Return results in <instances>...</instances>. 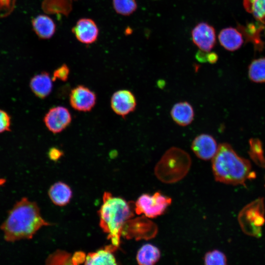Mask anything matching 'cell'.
Returning a JSON list of instances; mask_svg holds the SVG:
<instances>
[{"label": "cell", "instance_id": "12", "mask_svg": "<svg viewBox=\"0 0 265 265\" xmlns=\"http://www.w3.org/2000/svg\"><path fill=\"white\" fill-rule=\"evenodd\" d=\"M72 32L79 41L84 44L94 42L99 34L96 23L88 18L79 20L72 28Z\"/></svg>", "mask_w": 265, "mask_h": 265}, {"label": "cell", "instance_id": "11", "mask_svg": "<svg viewBox=\"0 0 265 265\" xmlns=\"http://www.w3.org/2000/svg\"><path fill=\"white\" fill-rule=\"evenodd\" d=\"M191 147L198 158L207 160L213 158L217 151L218 146L212 136L203 133L194 139Z\"/></svg>", "mask_w": 265, "mask_h": 265}, {"label": "cell", "instance_id": "13", "mask_svg": "<svg viewBox=\"0 0 265 265\" xmlns=\"http://www.w3.org/2000/svg\"><path fill=\"white\" fill-rule=\"evenodd\" d=\"M220 45L226 50L234 51L239 49L243 43L241 33L237 29L228 27L222 29L218 36Z\"/></svg>", "mask_w": 265, "mask_h": 265}, {"label": "cell", "instance_id": "9", "mask_svg": "<svg viewBox=\"0 0 265 265\" xmlns=\"http://www.w3.org/2000/svg\"><path fill=\"white\" fill-rule=\"evenodd\" d=\"M110 105L115 113L124 117L135 110L136 100L134 94L130 90H120L112 95Z\"/></svg>", "mask_w": 265, "mask_h": 265}, {"label": "cell", "instance_id": "33", "mask_svg": "<svg viewBox=\"0 0 265 265\" xmlns=\"http://www.w3.org/2000/svg\"><path fill=\"white\" fill-rule=\"evenodd\" d=\"M6 180L4 179L0 178V186L2 185L5 183Z\"/></svg>", "mask_w": 265, "mask_h": 265}, {"label": "cell", "instance_id": "20", "mask_svg": "<svg viewBox=\"0 0 265 265\" xmlns=\"http://www.w3.org/2000/svg\"><path fill=\"white\" fill-rule=\"evenodd\" d=\"M250 79L255 82H265V58L253 60L248 70Z\"/></svg>", "mask_w": 265, "mask_h": 265}, {"label": "cell", "instance_id": "29", "mask_svg": "<svg viewBox=\"0 0 265 265\" xmlns=\"http://www.w3.org/2000/svg\"><path fill=\"white\" fill-rule=\"evenodd\" d=\"M86 255L82 252H76L71 258L72 264L78 265L85 262Z\"/></svg>", "mask_w": 265, "mask_h": 265}, {"label": "cell", "instance_id": "23", "mask_svg": "<svg viewBox=\"0 0 265 265\" xmlns=\"http://www.w3.org/2000/svg\"><path fill=\"white\" fill-rule=\"evenodd\" d=\"M204 264L207 265H225L227 259L221 251L214 249L207 252L204 258Z\"/></svg>", "mask_w": 265, "mask_h": 265}, {"label": "cell", "instance_id": "21", "mask_svg": "<svg viewBox=\"0 0 265 265\" xmlns=\"http://www.w3.org/2000/svg\"><path fill=\"white\" fill-rule=\"evenodd\" d=\"M245 9L254 17L264 22L265 19V0H243Z\"/></svg>", "mask_w": 265, "mask_h": 265}, {"label": "cell", "instance_id": "31", "mask_svg": "<svg viewBox=\"0 0 265 265\" xmlns=\"http://www.w3.org/2000/svg\"><path fill=\"white\" fill-rule=\"evenodd\" d=\"M208 52H206L200 50L196 53V59L200 62H206L207 61V53Z\"/></svg>", "mask_w": 265, "mask_h": 265}, {"label": "cell", "instance_id": "17", "mask_svg": "<svg viewBox=\"0 0 265 265\" xmlns=\"http://www.w3.org/2000/svg\"><path fill=\"white\" fill-rule=\"evenodd\" d=\"M48 194L53 203L59 206L67 205L72 196L70 187L67 184L61 182L53 185L49 190Z\"/></svg>", "mask_w": 265, "mask_h": 265}, {"label": "cell", "instance_id": "14", "mask_svg": "<svg viewBox=\"0 0 265 265\" xmlns=\"http://www.w3.org/2000/svg\"><path fill=\"white\" fill-rule=\"evenodd\" d=\"M170 114L174 121L181 126L189 125L194 116L193 108L187 102H181L175 104L171 110Z\"/></svg>", "mask_w": 265, "mask_h": 265}, {"label": "cell", "instance_id": "27", "mask_svg": "<svg viewBox=\"0 0 265 265\" xmlns=\"http://www.w3.org/2000/svg\"><path fill=\"white\" fill-rule=\"evenodd\" d=\"M251 151H252V157H254L255 155H257L256 158H259L260 160L264 161V158L263 157V151L261 145V143L258 140H251L250 141Z\"/></svg>", "mask_w": 265, "mask_h": 265}, {"label": "cell", "instance_id": "8", "mask_svg": "<svg viewBox=\"0 0 265 265\" xmlns=\"http://www.w3.org/2000/svg\"><path fill=\"white\" fill-rule=\"evenodd\" d=\"M193 43L200 50L210 52L216 43V34L214 27L205 22L198 24L191 31Z\"/></svg>", "mask_w": 265, "mask_h": 265}, {"label": "cell", "instance_id": "3", "mask_svg": "<svg viewBox=\"0 0 265 265\" xmlns=\"http://www.w3.org/2000/svg\"><path fill=\"white\" fill-rule=\"evenodd\" d=\"M103 203L99 211L100 226L107 234L112 245L118 247L123 229L133 212L130 205L123 199L108 192L103 195Z\"/></svg>", "mask_w": 265, "mask_h": 265}, {"label": "cell", "instance_id": "16", "mask_svg": "<svg viewBox=\"0 0 265 265\" xmlns=\"http://www.w3.org/2000/svg\"><path fill=\"white\" fill-rule=\"evenodd\" d=\"M118 248L110 245L96 252L89 253L86 256L85 265H116L113 252Z\"/></svg>", "mask_w": 265, "mask_h": 265}, {"label": "cell", "instance_id": "10", "mask_svg": "<svg viewBox=\"0 0 265 265\" xmlns=\"http://www.w3.org/2000/svg\"><path fill=\"white\" fill-rule=\"evenodd\" d=\"M129 236L136 239H150L158 233L157 225L145 216L138 217L129 223Z\"/></svg>", "mask_w": 265, "mask_h": 265}, {"label": "cell", "instance_id": "4", "mask_svg": "<svg viewBox=\"0 0 265 265\" xmlns=\"http://www.w3.org/2000/svg\"><path fill=\"white\" fill-rule=\"evenodd\" d=\"M191 164L189 155L178 147L167 150L157 163L154 172L160 181L173 184L183 179L188 173Z\"/></svg>", "mask_w": 265, "mask_h": 265}, {"label": "cell", "instance_id": "6", "mask_svg": "<svg viewBox=\"0 0 265 265\" xmlns=\"http://www.w3.org/2000/svg\"><path fill=\"white\" fill-rule=\"evenodd\" d=\"M95 93L89 88L82 85H78L72 89L69 95L71 106L79 111L91 110L96 103Z\"/></svg>", "mask_w": 265, "mask_h": 265}, {"label": "cell", "instance_id": "1", "mask_svg": "<svg viewBox=\"0 0 265 265\" xmlns=\"http://www.w3.org/2000/svg\"><path fill=\"white\" fill-rule=\"evenodd\" d=\"M50 225L42 218L37 204L24 197L9 211L0 229L4 239L14 242L31 239L42 227Z\"/></svg>", "mask_w": 265, "mask_h": 265}, {"label": "cell", "instance_id": "24", "mask_svg": "<svg viewBox=\"0 0 265 265\" xmlns=\"http://www.w3.org/2000/svg\"><path fill=\"white\" fill-rule=\"evenodd\" d=\"M71 258L70 254L57 250L47 258L46 263L47 265L72 264Z\"/></svg>", "mask_w": 265, "mask_h": 265}, {"label": "cell", "instance_id": "22", "mask_svg": "<svg viewBox=\"0 0 265 265\" xmlns=\"http://www.w3.org/2000/svg\"><path fill=\"white\" fill-rule=\"evenodd\" d=\"M113 5L117 13L125 16L132 14L137 8L135 0H113Z\"/></svg>", "mask_w": 265, "mask_h": 265}, {"label": "cell", "instance_id": "18", "mask_svg": "<svg viewBox=\"0 0 265 265\" xmlns=\"http://www.w3.org/2000/svg\"><path fill=\"white\" fill-rule=\"evenodd\" d=\"M32 26L37 35L42 39H49L55 31V25L49 17L40 15L32 20Z\"/></svg>", "mask_w": 265, "mask_h": 265}, {"label": "cell", "instance_id": "15", "mask_svg": "<svg viewBox=\"0 0 265 265\" xmlns=\"http://www.w3.org/2000/svg\"><path fill=\"white\" fill-rule=\"evenodd\" d=\"M52 79L48 73L42 72L31 79L30 87L36 96L44 99L48 96L52 90Z\"/></svg>", "mask_w": 265, "mask_h": 265}, {"label": "cell", "instance_id": "7", "mask_svg": "<svg viewBox=\"0 0 265 265\" xmlns=\"http://www.w3.org/2000/svg\"><path fill=\"white\" fill-rule=\"evenodd\" d=\"M71 121L72 116L70 111L62 106L51 108L44 118L47 128L53 133L63 131L70 125Z\"/></svg>", "mask_w": 265, "mask_h": 265}, {"label": "cell", "instance_id": "28", "mask_svg": "<svg viewBox=\"0 0 265 265\" xmlns=\"http://www.w3.org/2000/svg\"><path fill=\"white\" fill-rule=\"evenodd\" d=\"M15 0H0V16L9 13L13 7Z\"/></svg>", "mask_w": 265, "mask_h": 265}, {"label": "cell", "instance_id": "32", "mask_svg": "<svg viewBox=\"0 0 265 265\" xmlns=\"http://www.w3.org/2000/svg\"><path fill=\"white\" fill-rule=\"evenodd\" d=\"M207 61L211 64L216 63L218 60V56L214 52H208L207 53Z\"/></svg>", "mask_w": 265, "mask_h": 265}, {"label": "cell", "instance_id": "30", "mask_svg": "<svg viewBox=\"0 0 265 265\" xmlns=\"http://www.w3.org/2000/svg\"><path fill=\"white\" fill-rule=\"evenodd\" d=\"M62 155L63 152L55 147L51 148L48 152L49 158L53 161L57 160Z\"/></svg>", "mask_w": 265, "mask_h": 265}, {"label": "cell", "instance_id": "5", "mask_svg": "<svg viewBox=\"0 0 265 265\" xmlns=\"http://www.w3.org/2000/svg\"><path fill=\"white\" fill-rule=\"evenodd\" d=\"M172 202L171 198L160 192L153 195L143 194L134 204V211L137 214H144L148 218H156L163 214Z\"/></svg>", "mask_w": 265, "mask_h": 265}, {"label": "cell", "instance_id": "25", "mask_svg": "<svg viewBox=\"0 0 265 265\" xmlns=\"http://www.w3.org/2000/svg\"><path fill=\"white\" fill-rule=\"evenodd\" d=\"M70 70L66 64H62L61 66L56 69L53 72L52 77L53 81L56 80L65 81L68 80Z\"/></svg>", "mask_w": 265, "mask_h": 265}, {"label": "cell", "instance_id": "19", "mask_svg": "<svg viewBox=\"0 0 265 265\" xmlns=\"http://www.w3.org/2000/svg\"><path fill=\"white\" fill-rule=\"evenodd\" d=\"M160 256V251L157 246L147 243L143 245L138 251L136 260L140 265H153L159 261Z\"/></svg>", "mask_w": 265, "mask_h": 265}, {"label": "cell", "instance_id": "2", "mask_svg": "<svg viewBox=\"0 0 265 265\" xmlns=\"http://www.w3.org/2000/svg\"><path fill=\"white\" fill-rule=\"evenodd\" d=\"M212 159V172L217 182L243 185L247 179L255 177L250 162L239 156L228 143L219 144Z\"/></svg>", "mask_w": 265, "mask_h": 265}, {"label": "cell", "instance_id": "26", "mask_svg": "<svg viewBox=\"0 0 265 265\" xmlns=\"http://www.w3.org/2000/svg\"><path fill=\"white\" fill-rule=\"evenodd\" d=\"M10 118L5 111L0 110V133L10 131Z\"/></svg>", "mask_w": 265, "mask_h": 265}]
</instances>
